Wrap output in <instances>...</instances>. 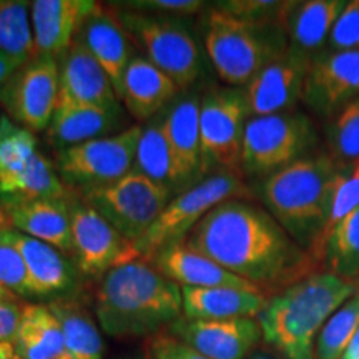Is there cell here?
I'll return each instance as SVG.
<instances>
[{
	"label": "cell",
	"mask_w": 359,
	"mask_h": 359,
	"mask_svg": "<svg viewBox=\"0 0 359 359\" xmlns=\"http://www.w3.org/2000/svg\"><path fill=\"white\" fill-rule=\"evenodd\" d=\"M183 241L263 293L288 288L320 264L264 206L250 200L223 201Z\"/></svg>",
	"instance_id": "obj_1"
},
{
	"label": "cell",
	"mask_w": 359,
	"mask_h": 359,
	"mask_svg": "<svg viewBox=\"0 0 359 359\" xmlns=\"http://www.w3.org/2000/svg\"><path fill=\"white\" fill-rule=\"evenodd\" d=\"M95 314L114 338L155 334L183 316L182 288L147 259H133L102 276Z\"/></svg>",
	"instance_id": "obj_2"
},
{
	"label": "cell",
	"mask_w": 359,
	"mask_h": 359,
	"mask_svg": "<svg viewBox=\"0 0 359 359\" xmlns=\"http://www.w3.org/2000/svg\"><path fill=\"white\" fill-rule=\"evenodd\" d=\"M356 294V285L316 271L268 298L257 320L263 341L285 359H316L314 343L336 309Z\"/></svg>",
	"instance_id": "obj_3"
},
{
	"label": "cell",
	"mask_w": 359,
	"mask_h": 359,
	"mask_svg": "<svg viewBox=\"0 0 359 359\" xmlns=\"http://www.w3.org/2000/svg\"><path fill=\"white\" fill-rule=\"evenodd\" d=\"M338 168L330 154L306 155L269 175L259 187L264 208L318 263H323V238Z\"/></svg>",
	"instance_id": "obj_4"
},
{
	"label": "cell",
	"mask_w": 359,
	"mask_h": 359,
	"mask_svg": "<svg viewBox=\"0 0 359 359\" xmlns=\"http://www.w3.org/2000/svg\"><path fill=\"white\" fill-rule=\"evenodd\" d=\"M203 47L218 77L240 88L288 48V39L278 22H246L212 7L203 20Z\"/></svg>",
	"instance_id": "obj_5"
},
{
	"label": "cell",
	"mask_w": 359,
	"mask_h": 359,
	"mask_svg": "<svg viewBox=\"0 0 359 359\" xmlns=\"http://www.w3.org/2000/svg\"><path fill=\"white\" fill-rule=\"evenodd\" d=\"M122 22L145 58L175 80L182 92L190 90L206 74V52L183 17L122 11Z\"/></svg>",
	"instance_id": "obj_6"
},
{
	"label": "cell",
	"mask_w": 359,
	"mask_h": 359,
	"mask_svg": "<svg viewBox=\"0 0 359 359\" xmlns=\"http://www.w3.org/2000/svg\"><path fill=\"white\" fill-rule=\"evenodd\" d=\"M251 190L243 177L218 172L175 195L151 228L135 243L138 257L150 262L160 250L183 241L206 215L228 200H250Z\"/></svg>",
	"instance_id": "obj_7"
},
{
	"label": "cell",
	"mask_w": 359,
	"mask_h": 359,
	"mask_svg": "<svg viewBox=\"0 0 359 359\" xmlns=\"http://www.w3.org/2000/svg\"><path fill=\"white\" fill-rule=\"evenodd\" d=\"M316 142L311 118L302 111L251 116L245 128L241 172L266 178L306 156Z\"/></svg>",
	"instance_id": "obj_8"
},
{
	"label": "cell",
	"mask_w": 359,
	"mask_h": 359,
	"mask_svg": "<svg viewBox=\"0 0 359 359\" xmlns=\"http://www.w3.org/2000/svg\"><path fill=\"white\" fill-rule=\"evenodd\" d=\"M173 193L145 175L130 172L111 183L80 188L79 198L132 243H137L156 222Z\"/></svg>",
	"instance_id": "obj_9"
},
{
	"label": "cell",
	"mask_w": 359,
	"mask_h": 359,
	"mask_svg": "<svg viewBox=\"0 0 359 359\" xmlns=\"http://www.w3.org/2000/svg\"><path fill=\"white\" fill-rule=\"evenodd\" d=\"M251 118L243 88H212L201 95L200 138L206 175L218 165L222 172L241 170V150Z\"/></svg>",
	"instance_id": "obj_10"
},
{
	"label": "cell",
	"mask_w": 359,
	"mask_h": 359,
	"mask_svg": "<svg viewBox=\"0 0 359 359\" xmlns=\"http://www.w3.org/2000/svg\"><path fill=\"white\" fill-rule=\"evenodd\" d=\"M142 125H132L109 137L95 138L58 150L55 170L67 187L111 183L133 170Z\"/></svg>",
	"instance_id": "obj_11"
},
{
	"label": "cell",
	"mask_w": 359,
	"mask_h": 359,
	"mask_svg": "<svg viewBox=\"0 0 359 359\" xmlns=\"http://www.w3.org/2000/svg\"><path fill=\"white\" fill-rule=\"evenodd\" d=\"M58 100V60L34 57L0 90V105L8 118L30 132H45Z\"/></svg>",
	"instance_id": "obj_12"
},
{
	"label": "cell",
	"mask_w": 359,
	"mask_h": 359,
	"mask_svg": "<svg viewBox=\"0 0 359 359\" xmlns=\"http://www.w3.org/2000/svg\"><path fill=\"white\" fill-rule=\"evenodd\" d=\"M70 228L75 264L85 276H103L120 264L140 259L135 243L79 196L70 198Z\"/></svg>",
	"instance_id": "obj_13"
},
{
	"label": "cell",
	"mask_w": 359,
	"mask_h": 359,
	"mask_svg": "<svg viewBox=\"0 0 359 359\" xmlns=\"http://www.w3.org/2000/svg\"><path fill=\"white\" fill-rule=\"evenodd\" d=\"M359 97V50L314 53L304 82L303 102L330 120Z\"/></svg>",
	"instance_id": "obj_14"
},
{
	"label": "cell",
	"mask_w": 359,
	"mask_h": 359,
	"mask_svg": "<svg viewBox=\"0 0 359 359\" xmlns=\"http://www.w3.org/2000/svg\"><path fill=\"white\" fill-rule=\"evenodd\" d=\"M200 102L195 92H182L165 110V133L173 165V193H183L208 177L201 154Z\"/></svg>",
	"instance_id": "obj_15"
},
{
	"label": "cell",
	"mask_w": 359,
	"mask_h": 359,
	"mask_svg": "<svg viewBox=\"0 0 359 359\" xmlns=\"http://www.w3.org/2000/svg\"><path fill=\"white\" fill-rule=\"evenodd\" d=\"M311 55L290 47L243 88L251 116L291 111L303 100Z\"/></svg>",
	"instance_id": "obj_16"
},
{
	"label": "cell",
	"mask_w": 359,
	"mask_h": 359,
	"mask_svg": "<svg viewBox=\"0 0 359 359\" xmlns=\"http://www.w3.org/2000/svg\"><path fill=\"white\" fill-rule=\"evenodd\" d=\"M170 334L208 359H248L263 339L257 318L188 320L182 316Z\"/></svg>",
	"instance_id": "obj_17"
},
{
	"label": "cell",
	"mask_w": 359,
	"mask_h": 359,
	"mask_svg": "<svg viewBox=\"0 0 359 359\" xmlns=\"http://www.w3.org/2000/svg\"><path fill=\"white\" fill-rule=\"evenodd\" d=\"M75 39L105 70L120 100L123 75L133 60V40L120 22L118 13L97 4L93 12L83 20Z\"/></svg>",
	"instance_id": "obj_18"
},
{
	"label": "cell",
	"mask_w": 359,
	"mask_h": 359,
	"mask_svg": "<svg viewBox=\"0 0 359 359\" xmlns=\"http://www.w3.org/2000/svg\"><path fill=\"white\" fill-rule=\"evenodd\" d=\"M98 2L92 0H35L30 2L35 53L60 58Z\"/></svg>",
	"instance_id": "obj_19"
},
{
	"label": "cell",
	"mask_w": 359,
	"mask_h": 359,
	"mask_svg": "<svg viewBox=\"0 0 359 359\" xmlns=\"http://www.w3.org/2000/svg\"><path fill=\"white\" fill-rule=\"evenodd\" d=\"M58 98L98 107L120 103L109 75L77 39L58 60Z\"/></svg>",
	"instance_id": "obj_20"
},
{
	"label": "cell",
	"mask_w": 359,
	"mask_h": 359,
	"mask_svg": "<svg viewBox=\"0 0 359 359\" xmlns=\"http://www.w3.org/2000/svg\"><path fill=\"white\" fill-rule=\"evenodd\" d=\"M123 122L120 103L115 107H98L58 98L47 135L53 147L64 150L79 143L118 133L115 130Z\"/></svg>",
	"instance_id": "obj_21"
},
{
	"label": "cell",
	"mask_w": 359,
	"mask_h": 359,
	"mask_svg": "<svg viewBox=\"0 0 359 359\" xmlns=\"http://www.w3.org/2000/svg\"><path fill=\"white\" fill-rule=\"evenodd\" d=\"M182 90L175 80L145 57H133L123 75L122 95L125 110L137 122H150L172 105Z\"/></svg>",
	"instance_id": "obj_22"
},
{
	"label": "cell",
	"mask_w": 359,
	"mask_h": 359,
	"mask_svg": "<svg viewBox=\"0 0 359 359\" xmlns=\"http://www.w3.org/2000/svg\"><path fill=\"white\" fill-rule=\"evenodd\" d=\"M72 198V196H70ZM70 198H40L2 205L11 226L74 257Z\"/></svg>",
	"instance_id": "obj_23"
},
{
	"label": "cell",
	"mask_w": 359,
	"mask_h": 359,
	"mask_svg": "<svg viewBox=\"0 0 359 359\" xmlns=\"http://www.w3.org/2000/svg\"><path fill=\"white\" fill-rule=\"evenodd\" d=\"M150 263L163 273L180 288H215V286H236V288H257L219 266L200 251L190 248L185 241H178L160 250ZM258 290V288H257Z\"/></svg>",
	"instance_id": "obj_24"
},
{
	"label": "cell",
	"mask_w": 359,
	"mask_h": 359,
	"mask_svg": "<svg viewBox=\"0 0 359 359\" xmlns=\"http://www.w3.org/2000/svg\"><path fill=\"white\" fill-rule=\"evenodd\" d=\"M346 4L344 0L285 2L278 24L288 39L290 47L313 57L325 48L327 35Z\"/></svg>",
	"instance_id": "obj_25"
},
{
	"label": "cell",
	"mask_w": 359,
	"mask_h": 359,
	"mask_svg": "<svg viewBox=\"0 0 359 359\" xmlns=\"http://www.w3.org/2000/svg\"><path fill=\"white\" fill-rule=\"evenodd\" d=\"M4 235L19 250L29 271L34 298L58 296L74 285V268L62 251L8 226Z\"/></svg>",
	"instance_id": "obj_26"
},
{
	"label": "cell",
	"mask_w": 359,
	"mask_h": 359,
	"mask_svg": "<svg viewBox=\"0 0 359 359\" xmlns=\"http://www.w3.org/2000/svg\"><path fill=\"white\" fill-rule=\"evenodd\" d=\"M183 316L188 320H233L257 318L268 298L257 288L215 286L182 288Z\"/></svg>",
	"instance_id": "obj_27"
},
{
	"label": "cell",
	"mask_w": 359,
	"mask_h": 359,
	"mask_svg": "<svg viewBox=\"0 0 359 359\" xmlns=\"http://www.w3.org/2000/svg\"><path fill=\"white\" fill-rule=\"evenodd\" d=\"M15 359H70L62 326L48 304L27 303L12 341Z\"/></svg>",
	"instance_id": "obj_28"
},
{
	"label": "cell",
	"mask_w": 359,
	"mask_h": 359,
	"mask_svg": "<svg viewBox=\"0 0 359 359\" xmlns=\"http://www.w3.org/2000/svg\"><path fill=\"white\" fill-rule=\"evenodd\" d=\"M64 333L70 359H102L103 341L93 318L77 302L57 298L48 303Z\"/></svg>",
	"instance_id": "obj_29"
},
{
	"label": "cell",
	"mask_w": 359,
	"mask_h": 359,
	"mask_svg": "<svg viewBox=\"0 0 359 359\" xmlns=\"http://www.w3.org/2000/svg\"><path fill=\"white\" fill-rule=\"evenodd\" d=\"M70 188L58 177L55 165L37 151L24 172L0 191V205L40 198H70Z\"/></svg>",
	"instance_id": "obj_30"
},
{
	"label": "cell",
	"mask_w": 359,
	"mask_h": 359,
	"mask_svg": "<svg viewBox=\"0 0 359 359\" xmlns=\"http://www.w3.org/2000/svg\"><path fill=\"white\" fill-rule=\"evenodd\" d=\"M133 172L145 175L173 193V165L165 133V111L142 127Z\"/></svg>",
	"instance_id": "obj_31"
},
{
	"label": "cell",
	"mask_w": 359,
	"mask_h": 359,
	"mask_svg": "<svg viewBox=\"0 0 359 359\" xmlns=\"http://www.w3.org/2000/svg\"><path fill=\"white\" fill-rule=\"evenodd\" d=\"M0 53L20 65L37 57L29 2L0 0Z\"/></svg>",
	"instance_id": "obj_32"
},
{
	"label": "cell",
	"mask_w": 359,
	"mask_h": 359,
	"mask_svg": "<svg viewBox=\"0 0 359 359\" xmlns=\"http://www.w3.org/2000/svg\"><path fill=\"white\" fill-rule=\"evenodd\" d=\"M327 271L354 283L359 278V208L330 233L323 257Z\"/></svg>",
	"instance_id": "obj_33"
},
{
	"label": "cell",
	"mask_w": 359,
	"mask_h": 359,
	"mask_svg": "<svg viewBox=\"0 0 359 359\" xmlns=\"http://www.w3.org/2000/svg\"><path fill=\"white\" fill-rule=\"evenodd\" d=\"M35 135L8 116H0V191H4L37 154Z\"/></svg>",
	"instance_id": "obj_34"
},
{
	"label": "cell",
	"mask_w": 359,
	"mask_h": 359,
	"mask_svg": "<svg viewBox=\"0 0 359 359\" xmlns=\"http://www.w3.org/2000/svg\"><path fill=\"white\" fill-rule=\"evenodd\" d=\"M359 330V293L336 309L318 333L314 343L316 359H339Z\"/></svg>",
	"instance_id": "obj_35"
},
{
	"label": "cell",
	"mask_w": 359,
	"mask_h": 359,
	"mask_svg": "<svg viewBox=\"0 0 359 359\" xmlns=\"http://www.w3.org/2000/svg\"><path fill=\"white\" fill-rule=\"evenodd\" d=\"M330 156L338 167L359 160V97L326 123Z\"/></svg>",
	"instance_id": "obj_36"
},
{
	"label": "cell",
	"mask_w": 359,
	"mask_h": 359,
	"mask_svg": "<svg viewBox=\"0 0 359 359\" xmlns=\"http://www.w3.org/2000/svg\"><path fill=\"white\" fill-rule=\"evenodd\" d=\"M359 208V160L353 163L343 165L336 172L333 187L330 196V213L325 238H323V257H325V246L330 233L334 230L336 224L343 222L348 215Z\"/></svg>",
	"instance_id": "obj_37"
},
{
	"label": "cell",
	"mask_w": 359,
	"mask_h": 359,
	"mask_svg": "<svg viewBox=\"0 0 359 359\" xmlns=\"http://www.w3.org/2000/svg\"><path fill=\"white\" fill-rule=\"evenodd\" d=\"M0 286L15 298H34L24 258L4 233L0 235Z\"/></svg>",
	"instance_id": "obj_38"
},
{
	"label": "cell",
	"mask_w": 359,
	"mask_h": 359,
	"mask_svg": "<svg viewBox=\"0 0 359 359\" xmlns=\"http://www.w3.org/2000/svg\"><path fill=\"white\" fill-rule=\"evenodd\" d=\"M323 50L327 52H351L359 50V0L346 4L339 13L333 29L327 35Z\"/></svg>",
	"instance_id": "obj_39"
},
{
	"label": "cell",
	"mask_w": 359,
	"mask_h": 359,
	"mask_svg": "<svg viewBox=\"0 0 359 359\" xmlns=\"http://www.w3.org/2000/svg\"><path fill=\"white\" fill-rule=\"evenodd\" d=\"M218 8L230 13L236 19L246 22H278L285 2H275V0H226L218 2Z\"/></svg>",
	"instance_id": "obj_40"
},
{
	"label": "cell",
	"mask_w": 359,
	"mask_h": 359,
	"mask_svg": "<svg viewBox=\"0 0 359 359\" xmlns=\"http://www.w3.org/2000/svg\"><path fill=\"white\" fill-rule=\"evenodd\" d=\"M116 6H123V11L187 17L200 12L205 7V2H200V0H130V2L116 4Z\"/></svg>",
	"instance_id": "obj_41"
},
{
	"label": "cell",
	"mask_w": 359,
	"mask_h": 359,
	"mask_svg": "<svg viewBox=\"0 0 359 359\" xmlns=\"http://www.w3.org/2000/svg\"><path fill=\"white\" fill-rule=\"evenodd\" d=\"M147 353L150 359H208L167 333L155 334L147 344Z\"/></svg>",
	"instance_id": "obj_42"
},
{
	"label": "cell",
	"mask_w": 359,
	"mask_h": 359,
	"mask_svg": "<svg viewBox=\"0 0 359 359\" xmlns=\"http://www.w3.org/2000/svg\"><path fill=\"white\" fill-rule=\"evenodd\" d=\"M22 306L17 299L0 298V341L12 343L22 316Z\"/></svg>",
	"instance_id": "obj_43"
},
{
	"label": "cell",
	"mask_w": 359,
	"mask_h": 359,
	"mask_svg": "<svg viewBox=\"0 0 359 359\" xmlns=\"http://www.w3.org/2000/svg\"><path fill=\"white\" fill-rule=\"evenodd\" d=\"M20 67H22L20 64H17V62H13L8 57L0 53V90L4 88V85L11 80L12 75L15 74Z\"/></svg>",
	"instance_id": "obj_44"
},
{
	"label": "cell",
	"mask_w": 359,
	"mask_h": 359,
	"mask_svg": "<svg viewBox=\"0 0 359 359\" xmlns=\"http://www.w3.org/2000/svg\"><path fill=\"white\" fill-rule=\"evenodd\" d=\"M339 359H359V330L356 331L351 343L348 344V348L344 349V353L341 354Z\"/></svg>",
	"instance_id": "obj_45"
},
{
	"label": "cell",
	"mask_w": 359,
	"mask_h": 359,
	"mask_svg": "<svg viewBox=\"0 0 359 359\" xmlns=\"http://www.w3.org/2000/svg\"><path fill=\"white\" fill-rule=\"evenodd\" d=\"M0 359H15L12 343H4V341H0Z\"/></svg>",
	"instance_id": "obj_46"
},
{
	"label": "cell",
	"mask_w": 359,
	"mask_h": 359,
	"mask_svg": "<svg viewBox=\"0 0 359 359\" xmlns=\"http://www.w3.org/2000/svg\"><path fill=\"white\" fill-rule=\"evenodd\" d=\"M248 359H281V358L273 356V354H268V353H264V351H257V353H251L250 356H248Z\"/></svg>",
	"instance_id": "obj_47"
},
{
	"label": "cell",
	"mask_w": 359,
	"mask_h": 359,
	"mask_svg": "<svg viewBox=\"0 0 359 359\" xmlns=\"http://www.w3.org/2000/svg\"><path fill=\"white\" fill-rule=\"evenodd\" d=\"M0 298H8V299H17V298H15V296H13V294H11V293H8V291H7V290H4V288H2V286H0Z\"/></svg>",
	"instance_id": "obj_48"
},
{
	"label": "cell",
	"mask_w": 359,
	"mask_h": 359,
	"mask_svg": "<svg viewBox=\"0 0 359 359\" xmlns=\"http://www.w3.org/2000/svg\"><path fill=\"white\" fill-rule=\"evenodd\" d=\"M0 210H2V205H0Z\"/></svg>",
	"instance_id": "obj_49"
}]
</instances>
